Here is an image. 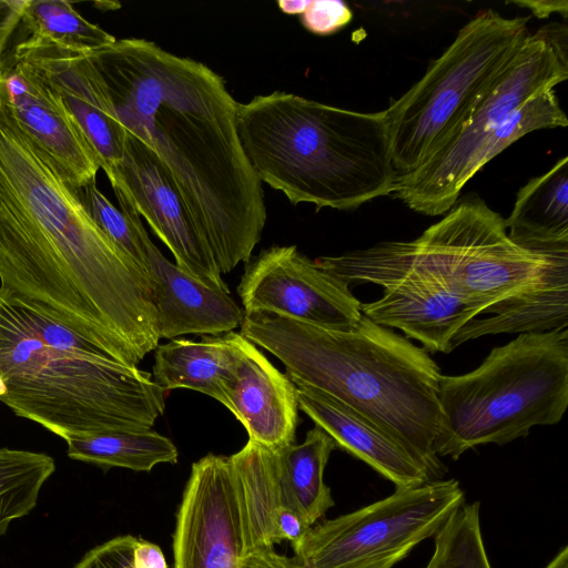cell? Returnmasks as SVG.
<instances>
[{
    "label": "cell",
    "mask_w": 568,
    "mask_h": 568,
    "mask_svg": "<svg viewBox=\"0 0 568 568\" xmlns=\"http://www.w3.org/2000/svg\"><path fill=\"white\" fill-rule=\"evenodd\" d=\"M508 237L544 255L568 254V158L530 179L517 193L505 220Z\"/></svg>",
    "instance_id": "20"
},
{
    "label": "cell",
    "mask_w": 568,
    "mask_h": 568,
    "mask_svg": "<svg viewBox=\"0 0 568 568\" xmlns=\"http://www.w3.org/2000/svg\"><path fill=\"white\" fill-rule=\"evenodd\" d=\"M7 393V385L3 378L0 376V398Z\"/></svg>",
    "instance_id": "39"
},
{
    "label": "cell",
    "mask_w": 568,
    "mask_h": 568,
    "mask_svg": "<svg viewBox=\"0 0 568 568\" xmlns=\"http://www.w3.org/2000/svg\"><path fill=\"white\" fill-rule=\"evenodd\" d=\"M148 275L160 338L233 332L244 312L230 292L213 288L170 262L149 237Z\"/></svg>",
    "instance_id": "18"
},
{
    "label": "cell",
    "mask_w": 568,
    "mask_h": 568,
    "mask_svg": "<svg viewBox=\"0 0 568 568\" xmlns=\"http://www.w3.org/2000/svg\"><path fill=\"white\" fill-rule=\"evenodd\" d=\"M315 263L348 284L383 286L381 298L361 304L362 314L381 326L400 329L427 353H450L456 333L483 314L480 307L453 293L439 278L412 265L399 241L321 256Z\"/></svg>",
    "instance_id": "11"
},
{
    "label": "cell",
    "mask_w": 568,
    "mask_h": 568,
    "mask_svg": "<svg viewBox=\"0 0 568 568\" xmlns=\"http://www.w3.org/2000/svg\"><path fill=\"white\" fill-rule=\"evenodd\" d=\"M311 527L298 511L285 507L277 517V538L281 542L283 540L290 541L292 548H294L303 540Z\"/></svg>",
    "instance_id": "33"
},
{
    "label": "cell",
    "mask_w": 568,
    "mask_h": 568,
    "mask_svg": "<svg viewBox=\"0 0 568 568\" xmlns=\"http://www.w3.org/2000/svg\"><path fill=\"white\" fill-rule=\"evenodd\" d=\"M240 334L277 357L297 387L316 388L396 437L427 471L445 434L438 364L423 348L362 314L351 331L322 328L266 312L243 315Z\"/></svg>",
    "instance_id": "3"
},
{
    "label": "cell",
    "mask_w": 568,
    "mask_h": 568,
    "mask_svg": "<svg viewBox=\"0 0 568 568\" xmlns=\"http://www.w3.org/2000/svg\"><path fill=\"white\" fill-rule=\"evenodd\" d=\"M240 568H300L294 558H288L274 550L262 548L243 556Z\"/></svg>",
    "instance_id": "34"
},
{
    "label": "cell",
    "mask_w": 568,
    "mask_h": 568,
    "mask_svg": "<svg viewBox=\"0 0 568 568\" xmlns=\"http://www.w3.org/2000/svg\"><path fill=\"white\" fill-rule=\"evenodd\" d=\"M0 400L64 442L151 429L165 394L149 372L128 365L67 325L0 298Z\"/></svg>",
    "instance_id": "4"
},
{
    "label": "cell",
    "mask_w": 568,
    "mask_h": 568,
    "mask_svg": "<svg viewBox=\"0 0 568 568\" xmlns=\"http://www.w3.org/2000/svg\"><path fill=\"white\" fill-rule=\"evenodd\" d=\"M0 298L138 366L159 345L148 275L93 222L0 85Z\"/></svg>",
    "instance_id": "1"
},
{
    "label": "cell",
    "mask_w": 568,
    "mask_h": 568,
    "mask_svg": "<svg viewBox=\"0 0 568 568\" xmlns=\"http://www.w3.org/2000/svg\"><path fill=\"white\" fill-rule=\"evenodd\" d=\"M304 412L341 448L363 460L395 487L432 480L407 448L393 435L338 399L312 387H297Z\"/></svg>",
    "instance_id": "19"
},
{
    "label": "cell",
    "mask_w": 568,
    "mask_h": 568,
    "mask_svg": "<svg viewBox=\"0 0 568 568\" xmlns=\"http://www.w3.org/2000/svg\"><path fill=\"white\" fill-rule=\"evenodd\" d=\"M237 294L245 313H272L327 329L351 331L362 317L349 284L295 245H274L251 257Z\"/></svg>",
    "instance_id": "12"
},
{
    "label": "cell",
    "mask_w": 568,
    "mask_h": 568,
    "mask_svg": "<svg viewBox=\"0 0 568 568\" xmlns=\"http://www.w3.org/2000/svg\"><path fill=\"white\" fill-rule=\"evenodd\" d=\"M174 568H240L243 526L230 456L192 465L173 537Z\"/></svg>",
    "instance_id": "14"
},
{
    "label": "cell",
    "mask_w": 568,
    "mask_h": 568,
    "mask_svg": "<svg viewBox=\"0 0 568 568\" xmlns=\"http://www.w3.org/2000/svg\"><path fill=\"white\" fill-rule=\"evenodd\" d=\"M406 260L453 293L498 314L552 284L568 281V254L544 255L516 245L505 219L478 196H467L410 242Z\"/></svg>",
    "instance_id": "8"
},
{
    "label": "cell",
    "mask_w": 568,
    "mask_h": 568,
    "mask_svg": "<svg viewBox=\"0 0 568 568\" xmlns=\"http://www.w3.org/2000/svg\"><path fill=\"white\" fill-rule=\"evenodd\" d=\"M37 68L52 87L108 174L122 156L124 129L85 52L28 37L11 50Z\"/></svg>",
    "instance_id": "16"
},
{
    "label": "cell",
    "mask_w": 568,
    "mask_h": 568,
    "mask_svg": "<svg viewBox=\"0 0 568 568\" xmlns=\"http://www.w3.org/2000/svg\"><path fill=\"white\" fill-rule=\"evenodd\" d=\"M567 79L568 28L550 22L527 37L458 133L417 170L397 178L390 195L418 213L446 214L470 180V161L491 131L534 95Z\"/></svg>",
    "instance_id": "9"
},
{
    "label": "cell",
    "mask_w": 568,
    "mask_h": 568,
    "mask_svg": "<svg viewBox=\"0 0 568 568\" xmlns=\"http://www.w3.org/2000/svg\"><path fill=\"white\" fill-rule=\"evenodd\" d=\"M20 26L28 30L31 38L79 52H90L116 40L85 20L71 2L63 0H26Z\"/></svg>",
    "instance_id": "27"
},
{
    "label": "cell",
    "mask_w": 568,
    "mask_h": 568,
    "mask_svg": "<svg viewBox=\"0 0 568 568\" xmlns=\"http://www.w3.org/2000/svg\"><path fill=\"white\" fill-rule=\"evenodd\" d=\"M106 176L116 200H123L146 220L178 267L210 287L230 292L173 178L143 141L125 131L122 156Z\"/></svg>",
    "instance_id": "13"
},
{
    "label": "cell",
    "mask_w": 568,
    "mask_h": 568,
    "mask_svg": "<svg viewBox=\"0 0 568 568\" xmlns=\"http://www.w3.org/2000/svg\"><path fill=\"white\" fill-rule=\"evenodd\" d=\"M545 568H568V546H564Z\"/></svg>",
    "instance_id": "38"
},
{
    "label": "cell",
    "mask_w": 568,
    "mask_h": 568,
    "mask_svg": "<svg viewBox=\"0 0 568 568\" xmlns=\"http://www.w3.org/2000/svg\"><path fill=\"white\" fill-rule=\"evenodd\" d=\"M236 333L173 339L154 349L153 381L165 392L187 388L224 405L237 368Z\"/></svg>",
    "instance_id": "22"
},
{
    "label": "cell",
    "mask_w": 568,
    "mask_h": 568,
    "mask_svg": "<svg viewBox=\"0 0 568 568\" xmlns=\"http://www.w3.org/2000/svg\"><path fill=\"white\" fill-rule=\"evenodd\" d=\"M445 434L437 455L458 459L558 424L568 406V328L520 334L463 375H442Z\"/></svg>",
    "instance_id": "6"
},
{
    "label": "cell",
    "mask_w": 568,
    "mask_h": 568,
    "mask_svg": "<svg viewBox=\"0 0 568 568\" xmlns=\"http://www.w3.org/2000/svg\"><path fill=\"white\" fill-rule=\"evenodd\" d=\"M236 126L258 180L294 205L348 211L394 190L383 111L363 113L274 91L239 103Z\"/></svg>",
    "instance_id": "5"
},
{
    "label": "cell",
    "mask_w": 568,
    "mask_h": 568,
    "mask_svg": "<svg viewBox=\"0 0 568 568\" xmlns=\"http://www.w3.org/2000/svg\"><path fill=\"white\" fill-rule=\"evenodd\" d=\"M237 368L224 406L245 427L248 440L278 452L295 440V384L256 345L236 333Z\"/></svg>",
    "instance_id": "17"
},
{
    "label": "cell",
    "mask_w": 568,
    "mask_h": 568,
    "mask_svg": "<svg viewBox=\"0 0 568 568\" xmlns=\"http://www.w3.org/2000/svg\"><path fill=\"white\" fill-rule=\"evenodd\" d=\"M336 448L335 442L315 426L303 443L278 450L282 480L291 507L310 526L334 506L331 488L324 481V470Z\"/></svg>",
    "instance_id": "23"
},
{
    "label": "cell",
    "mask_w": 568,
    "mask_h": 568,
    "mask_svg": "<svg viewBox=\"0 0 568 568\" xmlns=\"http://www.w3.org/2000/svg\"><path fill=\"white\" fill-rule=\"evenodd\" d=\"M568 325V281L547 286L485 318H473L454 336L452 351L485 335L544 333Z\"/></svg>",
    "instance_id": "25"
},
{
    "label": "cell",
    "mask_w": 568,
    "mask_h": 568,
    "mask_svg": "<svg viewBox=\"0 0 568 568\" xmlns=\"http://www.w3.org/2000/svg\"><path fill=\"white\" fill-rule=\"evenodd\" d=\"M136 537L118 536L88 551L73 568H134Z\"/></svg>",
    "instance_id": "31"
},
{
    "label": "cell",
    "mask_w": 568,
    "mask_h": 568,
    "mask_svg": "<svg viewBox=\"0 0 568 568\" xmlns=\"http://www.w3.org/2000/svg\"><path fill=\"white\" fill-rule=\"evenodd\" d=\"M26 0H0V70L9 54L13 33L20 26Z\"/></svg>",
    "instance_id": "32"
},
{
    "label": "cell",
    "mask_w": 568,
    "mask_h": 568,
    "mask_svg": "<svg viewBox=\"0 0 568 568\" xmlns=\"http://www.w3.org/2000/svg\"><path fill=\"white\" fill-rule=\"evenodd\" d=\"M54 470V459L44 453L0 448V536L36 507Z\"/></svg>",
    "instance_id": "26"
},
{
    "label": "cell",
    "mask_w": 568,
    "mask_h": 568,
    "mask_svg": "<svg viewBox=\"0 0 568 568\" xmlns=\"http://www.w3.org/2000/svg\"><path fill=\"white\" fill-rule=\"evenodd\" d=\"M0 85L19 125L65 181L74 190L95 182L98 160L44 75L10 51L0 70Z\"/></svg>",
    "instance_id": "15"
},
{
    "label": "cell",
    "mask_w": 568,
    "mask_h": 568,
    "mask_svg": "<svg viewBox=\"0 0 568 568\" xmlns=\"http://www.w3.org/2000/svg\"><path fill=\"white\" fill-rule=\"evenodd\" d=\"M116 120L165 165L219 270L247 263L266 223L264 190L239 138V102L202 62L126 38L85 52Z\"/></svg>",
    "instance_id": "2"
},
{
    "label": "cell",
    "mask_w": 568,
    "mask_h": 568,
    "mask_svg": "<svg viewBox=\"0 0 568 568\" xmlns=\"http://www.w3.org/2000/svg\"><path fill=\"white\" fill-rule=\"evenodd\" d=\"M134 568H168L161 548L150 541L138 539L133 551Z\"/></svg>",
    "instance_id": "35"
},
{
    "label": "cell",
    "mask_w": 568,
    "mask_h": 568,
    "mask_svg": "<svg viewBox=\"0 0 568 568\" xmlns=\"http://www.w3.org/2000/svg\"><path fill=\"white\" fill-rule=\"evenodd\" d=\"M352 17V10L343 1L312 0L301 14V22L314 34L329 36L348 24Z\"/></svg>",
    "instance_id": "30"
},
{
    "label": "cell",
    "mask_w": 568,
    "mask_h": 568,
    "mask_svg": "<svg viewBox=\"0 0 568 568\" xmlns=\"http://www.w3.org/2000/svg\"><path fill=\"white\" fill-rule=\"evenodd\" d=\"M74 191L99 229L148 275L146 241L149 235L140 215L123 200H118L120 209L115 207L98 189L95 182Z\"/></svg>",
    "instance_id": "29"
},
{
    "label": "cell",
    "mask_w": 568,
    "mask_h": 568,
    "mask_svg": "<svg viewBox=\"0 0 568 568\" xmlns=\"http://www.w3.org/2000/svg\"><path fill=\"white\" fill-rule=\"evenodd\" d=\"M65 443L71 459L102 468L150 471L159 464H175L179 456L173 442L152 429L110 432Z\"/></svg>",
    "instance_id": "24"
},
{
    "label": "cell",
    "mask_w": 568,
    "mask_h": 568,
    "mask_svg": "<svg viewBox=\"0 0 568 568\" xmlns=\"http://www.w3.org/2000/svg\"><path fill=\"white\" fill-rule=\"evenodd\" d=\"M230 460L240 501L244 555L274 548L281 544L276 532L278 514L285 507L292 508L282 480L278 452L248 440Z\"/></svg>",
    "instance_id": "21"
},
{
    "label": "cell",
    "mask_w": 568,
    "mask_h": 568,
    "mask_svg": "<svg viewBox=\"0 0 568 568\" xmlns=\"http://www.w3.org/2000/svg\"><path fill=\"white\" fill-rule=\"evenodd\" d=\"M480 503H463L434 535L425 568H491L480 528Z\"/></svg>",
    "instance_id": "28"
},
{
    "label": "cell",
    "mask_w": 568,
    "mask_h": 568,
    "mask_svg": "<svg viewBox=\"0 0 568 568\" xmlns=\"http://www.w3.org/2000/svg\"><path fill=\"white\" fill-rule=\"evenodd\" d=\"M507 3L529 9L539 19L548 18L554 13L561 14L564 19L567 18V0H514Z\"/></svg>",
    "instance_id": "36"
},
{
    "label": "cell",
    "mask_w": 568,
    "mask_h": 568,
    "mask_svg": "<svg viewBox=\"0 0 568 568\" xmlns=\"http://www.w3.org/2000/svg\"><path fill=\"white\" fill-rule=\"evenodd\" d=\"M528 20L493 9L477 13L425 74L383 111L397 178L422 166L464 126L530 34Z\"/></svg>",
    "instance_id": "7"
},
{
    "label": "cell",
    "mask_w": 568,
    "mask_h": 568,
    "mask_svg": "<svg viewBox=\"0 0 568 568\" xmlns=\"http://www.w3.org/2000/svg\"><path fill=\"white\" fill-rule=\"evenodd\" d=\"M312 0H280L277 6L286 14H302Z\"/></svg>",
    "instance_id": "37"
},
{
    "label": "cell",
    "mask_w": 568,
    "mask_h": 568,
    "mask_svg": "<svg viewBox=\"0 0 568 568\" xmlns=\"http://www.w3.org/2000/svg\"><path fill=\"white\" fill-rule=\"evenodd\" d=\"M463 503L457 479L396 487L383 499L313 525L293 558L300 568H393Z\"/></svg>",
    "instance_id": "10"
}]
</instances>
